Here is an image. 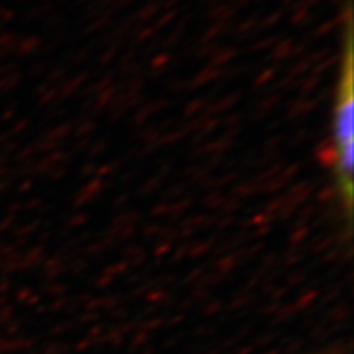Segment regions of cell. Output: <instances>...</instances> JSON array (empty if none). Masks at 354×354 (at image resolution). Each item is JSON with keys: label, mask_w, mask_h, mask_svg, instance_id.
I'll return each instance as SVG.
<instances>
[{"label": "cell", "mask_w": 354, "mask_h": 354, "mask_svg": "<svg viewBox=\"0 0 354 354\" xmlns=\"http://www.w3.org/2000/svg\"><path fill=\"white\" fill-rule=\"evenodd\" d=\"M353 25L348 19L344 37L342 71L336 88L333 123H331V169L344 203V212L351 218L353 212V158H354V88H353Z\"/></svg>", "instance_id": "6da1fadb"}]
</instances>
